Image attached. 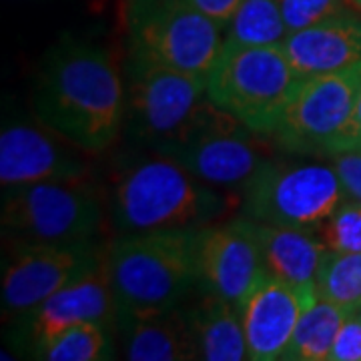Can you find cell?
Returning a JSON list of instances; mask_svg holds the SVG:
<instances>
[{"mask_svg":"<svg viewBox=\"0 0 361 361\" xmlns=\"http://www.w3.org/2000/svg\"><path fill=\"white\" fill-rule=\"evenodd\" d=\"M35 116L87 155L113 147L125 127V78L109 49L65 37L42 56Z\"/></svg>","mask_w":361,"mask_h":361,"instance_id":"cell-1","label":"cell"},{"mask_svg":"<svg viewBox=\"0 0 361 361\" xmlns=\"http://www.w3.org/2000/svg\"><path fill=\"white\" fill-rule=\"evenodd\" d=\"M231 209L227 191L153 151L118 169L106 197V217L116 235L203 229L225 219Z\"/></svg>","mask_w":361,"mask_h":361,"instance_id":"cell-2","label":"cell"},{"mask_svg":"<svg viewBox=\"0 0 361 361\" xmlns=\"http://www.w3.org/2000/svg\"><path fill=\"white\" fill-rule=\"evenodd\" d=\"M197 231L118 233L106 243L104 269L116 307L173 310L199 289Z\"/></svg>","mask_w":361,"mask_h":361,"instance_id":"cell-3","label":"cell"},{"mask_svg":"<svg viewBox=\"0 0 361 361\" xmlns=\"http://www.w3.org/2000/svg\"><path fill=\"white\" fill-rule=\"evenodd\" d=\"M301 75L277 47L225 44L207 75V99L269 139Z\"/></svg>","mask_w":361,"mask_h":361,"instance_id":"cell-4","label":"cell"},{"mask_svg":"<svg viewBox=\"0 0 361 361\" xmlns=\"http://www.w3.org/2000/svg\"><path fill=\"white\" fill-rule=\"evenodd\" d=\"M106 205L87 177L2 191L4 243H78L101 239Z\"/></svg>","mask_w":361,"mask_h":361,"instance_id":"cell-5","label":"cell"},{"mask_svg":"<svg viewBox=\"0 0 361 361\" xmlns=\"http://www.w3.org/2000/svg\"><path fill=\"white\" fill-rule=\"evenodd\" d=\"M125 127L133 145L155 151L185 129L207 104V78L161 65L125 49Z\"/></svg>","mask_w":361,"mask_h":361,"instance_id":"cell-6","label":"cell"},{"mask_svg":"<svg viewBox=\"0 0 361 361\" xmlns=\"http://www.w3.org/2000/svg\"><path fill=\"white\" fill-rule=\"evenodd\" d=\"M360 90L361 63L303 77L285 104L269 142L287 155L331 159L348 153Z\"/></svg>","mask_w":361,"mask_h":361,"instance_id":"cell-7","label":"cell"},{"mask_svg":"<svg viewBox=\"0 0 361 361\" xmlns=\"http://www.w3.org/2000/svg\"><path fill=\"white\" fill-rule=\"evenodd\" d=\"M269 139L255 135L235 116L217 109L211 101L193 116V121L153 153L169 157L227 193L241 195L243 187L271 157Z\"/></svg>","mask_w":361,"mask_h":361,"instance_id":"cell-8","label":"cell"},{"mask_svg":"<svg viewBox=\"0 0 361 361\" xmlns=\"http://www.w3.org/2000/svg\"><path fill=\"white\" fill-rule=\"evenodd\" d=\"M123 26L125 49L205 78L225 37L223 26L187 0H123Z\"/></svg>","mask_w":361,"mask_h":361,"instance_id":"cell-9","label":"cell"},{"mask_svg":"<svg viewBox=\"0 0 361 361\" xmlns=\"http://www.w3.org/2000/svg\"><path fill=\"white\" fill-rule=\"evenodd\" d=\"M345 199L331 163L269 159L243 187L239 209L247 219L315 231Z\"/></svg>","mask_w":361,"mask_h":361,"instance_id":"cell-10","label":"cell"},{"mask_svg":"<svg viewBox=\"0 0 361 361\" xmlns=\"http://www.w3.org/2000/svg\"><path fill=\"white\" fill-rule=\"evenodd\" d=\"M106 243H6L2 255V313L13 319L104 265Z\"/></svg>","mask_w":361,"mask_h":361,"instance_id":"cell-11","label":"cell"},{"mask_svg":"<svg viewBox=\"0 0 361 361\" xmlns=\"http://www.w3.org/2000/svg\"><path fill=\"white\" fill-rule=\"evenodd\" d=\"M116 301L109 273L97 269L71 283L37 307L13 317L8 343L23 357L39 360L56 336L82 322H101L115 327Z\"/></svg>","mask_w":361,"mask_h":361,"instance_id":"cell-12","label":"cell"},{"mask_svg":"<svg viewBox=\"0 0 361 361\" xmlns=\"http://www.w3.org/2000/svg\"><path fill=\"white\" fill-rule=\"evenodd\" d=\"M87 157L40 121H6L0 133L2 191L32 183L89 177Z\"/></svg>","mask_w":361,"mask_h":361,"instance_id":"cell-13","label":"cell"},{"mask_svg":"<svg viewBox=\"0 0 361 361\" xmlns=\"http://www.w3.org/2000/svg\"><path fill=\"white\" fill-rule=\"evenodd\" d=\"M199 287L241 305L265 275L257 241L243 217L197 231Z\"/></svg>","mask_w":361,"mask_h":361,"instance_id":"cell-14","label":"cell"},{"mask_svg":"<svg viewBox=\"0 0 361 361\" xmlns=\"http://www.w3.org/2000/svg\"><path fill=\"white\" fill-rule=\"evenodd\" d=\"M317 297L265 273L239 305L249 360L283 361L297 322Z\"/></svg>","mask_w":361,"mask_h":361,"instance_id":"cell-15","label":"cell"},{"mask_svg":"<svg viewBox=\"0 0 361 361\" xmlns=\"http://www.w3.org/2000/svg\"><path fill=\"white\" fill-rule=\"evenodd\" d=\"M115 336L118 351L125 360H197V349L183 305L149 311L116 307Z\"/></svg>","mask_w":361,"mask_h":361,"instance_id":"cell-16","label":"cell"},{"mask_svg":"<svg viewBox=\"0 0 361 361\" xmlns=\"http://www.w3.org/2000/svg\"><path fill=\"white\" fill-rule=\"evenodd\" d=\"M243 219L257 241L263 269L267 275L297 289L319 293V273L329 249L317 231L269 225L247 217Z\"/></svg>","mask_w":361,"mask_h":361,"instance_id":"cell-17","label":"cell"},{"mask_svg":"<svg viewBox=\"0 0 361 361\" xmlns=\"http://www.w3.org/2000/svg\"><path fill=\"white\" fill-rule=\"evenodd\" d=\"M283 51L301 77L357 65L361 63V16L345 11L291 32L285 39Z\"/></svg>","mask_w":361,"mask_h":361,"instance_id":"cell-18","label":"cell"},{"mask_svg":"<svg viewBox=\"0 0 361 361\" xmlns=\"http://www.w3.org/2000/svg\"><path fill=\"white\" fill-rule=\"evenodd\" d=\"M183 310L193 336L197 360H249L239 305L199 287L183 303Z\"/></svg>","mask_w":361,"mask_h":361,"instance_id":"cell-19","label":"cell"},{"mask_svg":"<svg viewBox=\"0 0 361 361\" xmlns=\"http://www.w3.org/2000/svg\"><path fill=\"white\" fill-rule=\"evenodd\" d=\"M351 311L317 297L297 322L283 361H329L337 331Z\"/></svg>","mask_w":361,"mask_h":361,"instance_id":"cell-20","label":"cell"},{"mask_svg":"<svg viewBox=\"0 0 361 361\" xmlns=\"http://www.w3.org/2000/svg\"><path fill=\"white\" fill-rule=\"evenodd\" d=\"M289 37L279 0H243L225 26V44L281 47Z\"/></svg>","mask_w":361,"mask_h":361,"instance_id":"cell-21","label":"cell"},{"mask_svg":"<svg viewBox=\"0 0 361 361\" xmlns=\"http://www.w3.org/2000/svg\"><path fill=\"white\" fill-rule=\"evenodd\" d=\"M118 353L115 327L101 322H82L56 336L39 355L44 361H104Z\"/></svg>","mask_w":361,"mask_h":361,"instance_id":"cell-22","label":"cell"},{"mask_svg":"<svg viewBox=\"0 0 361 361\" xmlns=\"http://www.w3.org/2000/svg\"><path fill=\"white\" fill-rule=\"evenodd\" d=\"M319 295L334 301L349 311L361 310V253H336L323 261L319 283Z\"/></svg>","mask_w":361,"mask_h":361,"instance_id":"cell-23","label":"cell"},{"mask_svg":"<svg viewBox=\"0 0 361 361\" xmlns=\"http://www.w3.org/2000/svg\"><path fill=\"white\" fill-rule=\"evenodd\" d=\"M315 231L329 251L361 253V203L348 197Z\"/></svg>","mask_w":361,"mask_h":361,"instance_id":"cell-24","label":"cell"},{"mask_svg":"<svg viewBox=\"0 0 361 361\" xmlns=\"http://www.w3.org/2000/svg\"><path fill=\"white\" fill-rule=\"evenodd\" d=\"M348 0H279L289 35L310 28L329 16L345 13Z\"/></svg>","mask_w":361,"mask_h":361,"instance_id":"cell-25","label":"cell"},{"mask_svg":"<svg viewBox=\"0 0 361 361\" xmlns=\"http://www.w3.org/2000/svg\"><path fill=\"white\" fill-rule=\"evenodd\" d=\"M329 361H361V310L351 311L341 323Z\"/></svg>","mask_w":361,"mask_h":361,"instance_id":"cell-26","label":"cell"},{"mask_svg":"<svg viewBox=\"0 0 361 361\" xmlns=\"http://www.w3.org/2000/svg\"><path fill=\"white\" fill-rule=\"evenodd\" d=\"M331 165L349 199L361 203V151H348L331 157Z\"/></svg>","mask_w":361,"mask_h":361,"instance_id":"cell-27","label":"cell"},{"mask_svg":"<svg viewBox=\"0 0 361 361\" xmlns=\"http://www.w3.org/2000/svg\"><path fill=\"white\" fill-rule=\"evenodd\" d=\"M189 4H193L197 11L207 14L209 18H213L217 25L223 28L231 23L233 14L239 8V4L243 0H187Z\"/></svg>","mask_w":361,"mask_h":361,"instance_id":"cell-28","label":"cell"},{"mask_svg":"<svg viewBox=\"0 0 361 361\" xmlns=\"http://www.w3.org/2000/svg\"><path fill=\"white\" fill-rule=\"evenodd\" d=\"M349 151H361V90L357 94L353 121H351V129H349Z\"/></svg>","mask_w":361,"mask_h":361,"instance_id":"cell-29","label":"cell"},{"mask_svg":"<svg viewBox=\"0 0 361 361\" xmlns=\"http://www.w3.org/2000/svg\"><path fill=\"white\" fill-rule=\"evenodd\" d=\"M348 4H351L353 8H357L361 13V0H348Z\"/></svg>","mask_w":361,"mask_h":361,"instance_id":"cell-30","label":"cell"}]
</instances>
